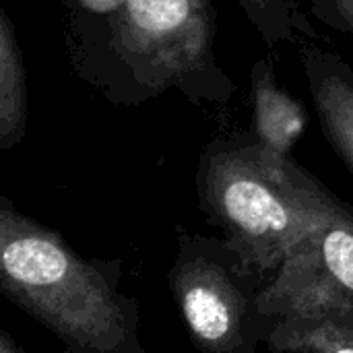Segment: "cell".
Instances as JSON below:
<instances>
[{"label": "cell", "mask_w": 353, "mask_h": 353, "mask_svg": "<svg viewBox=\"0 0 353 353\" xmlns=\"http://www.w3.org/2000/svg\"><path fill=\"white\" fill-rule=\"evenodd\" d=\"M300 62L323 134L353 174V68L319 46H302Z\"/></svg>", "instance_id": "cell-6"}, {"label": "cell", "mask_w": 353, "mask_h": 353, "mask_svg": "<svg viewBox=\"0 0 353 353\" xmlns=\"http://www.w3.org/2000/svg\"><path fill=\"white\" fill-rule=\"evenodd\" d=\"M267 353H353V333L323 331L285 350H267Z\"/></svg>", "instance_id": "cell-10"}, {"label": "cell", "mask_w": 353, "mask_h": 353, "mask_svg": "<svg viewBox=\"0 0 353 353\" xmlns=\"http://www.w3.org/2000/svg\"><path fill=\"white\" fill-rule=\"evenodd\" d=\"M114 37L118 54L149 81L182 83L209 60L211 6L207 0H122Z\"/></svg>", "instance_id": "cell-5"}, {"label": "cell", "mask_w": 353, "mask_h": 353, "mask_svg": "<svg viewBox=\"0 0 353 353\" xmlns=\"http://www.w3.org/2000/svg\"><path fill=\"white\" fill-rule=\"evenodd\" d=\"M273 321L267 350H285L310 335L353 333V207L306 236L281 263L263 292Z\"/></svg>", "instance_id": "cell-4"}, {"label": "cell", "mask_w": 353, "mask_h": 353, "mask_svg": "<svg viewBox=\"0 0 353 353\" xmlns=\"http://www.w3.org/2000/svg\"><path fill=\"white\" fill-rule=\"evenodd\" d=\"M314 14L329 27L353 35V0H310Z\"/></svg>", "instance_id": "cell-11"}, {"label": "cell", "mask_w": 353, "mask_h": 353, "mask_svg": "<svg viewBox=\"0 0 353 353\" xmlns=\"http://www.w3.org/2000/svg\"><path fill=\"white\" fill-rule=\"evenodd\" d=\"M250 23L259 29L269 48L294 39V17L290 0H238Z\"/></svg>", "instance_id": "cell-9"}, {"label": "cell", "mask_w": 353, "mask_h": 353, "mask_svg": "<svg viewBox=\"0 0 353 353\" xmlns=\"http://www.w3.org/2000/svg\"><path fill=\"white\" fill-rule=\"evenodd\" d=\"M120 259H87L0 196V292L64 353H147L139 304L120 292Z\"/></svg>", "instance_id": "cell-1"}, {"label": "cell", "mask_w": 353, "mask_h": 353, "mask_svg": "<svg viewBox=\"0 0 353 353\" xmlns=\"http://www.w3.org/2000/svg\"><path fill=\"white\" fill-rule=\"evenodd\" d=\"M0 353H25L6 329L0 331Z\"/></svg>", "instance_id": "cell-12"}, {"label": "cell", "mask_w": 353, "mask_h": 353, "mask_svg": "<svg viewBox=\"0 0 353 353\" xmlns=\"http://www.w3.org/2000/svg\"><path fill=\"white\" fill-rule=\"evenodd\" d=\"M273 277L261 273L225 238L178 228L168 285L192 345L201 353H259L275 327L263 308Z\"/></svg>", "instance_id": "cell-3"}, {"label": "cell", "mask_w": 353, "mask_h": 353, "mask_svg": "<svg viewBox=\"0 0 353 353\" xmlns=\"http://www.w3.org/2000/svg\"><path fill=\"white\" fill-rule=\"evenodd\" d=\"M27 128V79L17 29L0 8V149L21 143Z\"/></svg>", "instance_id": "cell-8"}, {"label": "cell", "mask_w": 353, "mask_h": 353, "mask_svg": "<svg viewBox=\"0 0 353 353\" xmlns=\"http://www.w3.org/2000/svg\"><path fill=\"white\" fill-rule=\"evenodd\" d=\"M250 79L254 141L275 155H290L308 124V114L304 105L277 83L273 64L267 58L259 60L252 66Z\"/></svg>", "instance_id": "cell-7"}, {"label": "cell", "mask_w": 353, "mask_h": 353, "mask_svg": "<svg viewBox=\"0 0 353 353\" xmlns=\"http://www.w3.org/2000/svg\"><path fill=\"white\" fill-rule=\"evenodd\" d=\"M196 194L209 223L221 230L248 265L269 277L341 203L290 155L263 149L252 132L205 147Z\"/></svg>", "instance_id": "cell-2"}]
</instances>
